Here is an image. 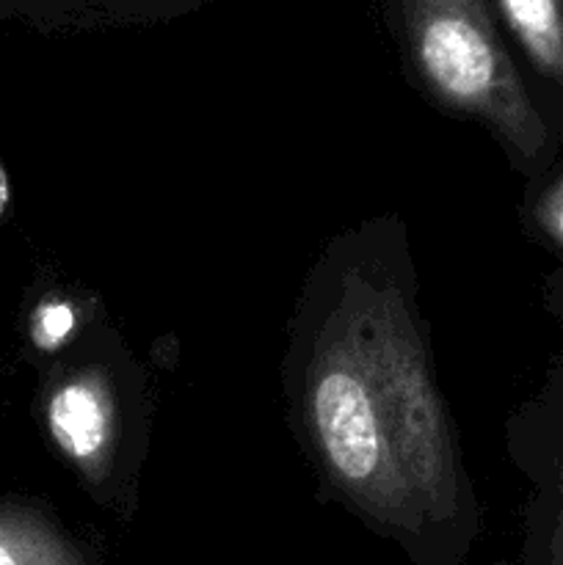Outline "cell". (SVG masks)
I'll return each mask as SVG.
<instances>
[{
    "label": "cell",
    "mask_w": 563,
    "mask_h": 565,
    "mask_svg": "<svg viewBox=\"0 0 563 565\" xmlns=\"http://www.w3.org/2000/svg\"><path fill=\"white\" fill-rule=\"evenodd\" d=\"M401 17L419 75L442 97L497 119L522 147L541 141L486 0H401Z\"/></svg>",
    "instance_id": "obj_1"
},
{
    "label": "cell",
    "mask_w": 563,
    "mask_h": 565,
    "mask_svg": "<svg viewBox=\"0 0 563 565\" xmlns=\"http://www.w3.org/2000/svg\"><path fill=\"white\" fill-rule=\"evenodd\" d=\"M315 428L331 467L353 486L379 483L386 439L368 379L353 364H334L315 384Z\"/></svg>",
    "instance_id": "obj_2"
},
{
    "label": "cell",
    "mask_w": 563,
    "mask_h": 565,
    "mask_svg": "<svg viewBox=\"0 0 563 565\" xmlns=\"http://www.w3.org/2000/svg\"><path fill=\"white\" fill-rule=\"evenodd\" d=\"M108 397L94 384L75 381L64 386L50 403V430L66 456L77 461H88L103 450L108 439Z\"/></svg>",
    "instance_id": "obj_3"
},
{
    "label": "cell",
    "mask_w": 563,
    "mask_h": 565,
    "mask_svg": "<svg viewBox=\"0 0 563 565\" xmlns=\"http://www.w3.org/2000/svg\"><path fill=\"white\" fill-rule=\"evenodd\" d=\"M210 0H0V9L22 11L36 20L53 22H105V20H152L177 11L196 9Z\"/></svg>",
    "instance_id": "obj_4"
},
{
    "label": "cell",
    "mask_w": 563,
    "mask_h": 565,
    "mask_svg": "<svg viewBox=\"0 0 563 565\" xmlns=\"http://www.w3.org/2000/svg\"><path fill=\"white\" fill-rule=\"evenodd\" d=\"M500 9L530 58L563 81V0H500Z\"/></svg>",
    "instance_id": "obj_5"
},
{
    "label": "cell",
    "mask_w": 563,
    "mask_h": 565,
    "mask_svg": "<svg viewBox=\"0 0 563 565\" xmlns=\"http://www.w3.org/2000/svg\"><path fill=\"white\" fill-rule=\"evenodd\" d=\"M75 326V315L66 303H47L36 312V323H33V340L42 348H55L66 340V334Z\"/></svg>",
    "instance_id": "obj_6"
},
{
    "label": "cell",
    "mask_w": 563,
    "mask_h": 565,
    "mask_svg": "<svg viewBox=\"0 0 563 565\" xmlns=\"http://www.w3.org/2000/svg\"><path fill=\"white\" fill-rule=\"evenodd\" d=\"M550 226L555 230V235L563 241V191L557 193L550 204Z\"/></svg>",
    "instance_id": "obj_7"
},
{
    "label": "cell",
    "mask_w": 563,
    "mask_h": 565,
    "mask_svg": "<svg viewBox=\"0 0 563 565\" xmlns=\"http://www.w3.org/2000/svg\"><path fill=\"white\" fill-rule=\"evenodd\" d=\"M6 204H9V180H6L3 169H0V213L6 210Z\"/></svg>",
    "instance_id": "obj_8"
},
{
    "label": "cell",
    "mask_w": 563,
    "mask_h": 565,
    "mask_svg": "<svg viewBox=\"0 0 563 565\" xmlns=\"http://www.w3.org/2000/svg\"><path fill=\"white\" fill-rule=\"evenodd\" d=\"M0 565H17V561H14V557H11V555H9V552H6V550H3V546H0Z\"/></svg>",
    "instance_id": "obj_9"
}]
</instances>
